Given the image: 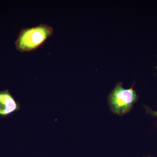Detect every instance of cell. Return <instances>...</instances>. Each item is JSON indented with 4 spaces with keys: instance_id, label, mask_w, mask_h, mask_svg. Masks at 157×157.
Returning <instances> with one entry per match:
<instances>
[{
    "instance_id": "1",
    "label": "cell",
    "mask_w": 157,
    "mask_h": 157,
    "mask_svg": "<svg viewBox=\"0 0 157 157\" xmlns=\"http://www.w3.org/2000/svg\"><path fill=\"white\" fill-rule=\"evenodd\" d=\"M53 29L45 24L21 31L15 42L17 50L21 52H29L41 46L53 34Z\"/></svg>"
},
{
    "instance_id": "2",
    "label": "cell",
    "mask_w": 157,
    "mask_h": 157,
    "mask_svg": "<svg viewBox=\"0 0 157 157\" xmlns=\"http://www.w3.org/2000/svg\"><path fill=\"white\" fill-rule=\"evenodd\" d=\"M122 85L121 82H118L108 98L111 111L121 116L130 112L138 99L134 85L128 89L124 88Z\"/></svg>"
},
{
    "instance_id": "3",
    "label": "cell",
    "mask_w": 157,
    "mask_h": 157,
    "mask_svg": "<svg viewBox=\"0 0 157 157\" xmlns=\"http://www.w3.org/2000/svg\"><path fill=\"white\" fill-rule=\"evenodd\" d=\"M20 109V104L15 101L9 90L0 92V116H8Z\"/></svg>"
},
{
    "instance_id": "4",
    "label": "cell",
    "mask_w": 157,
    "mask_h": 157,
    "mask_svg": "<svg viewBox=\"0 0 157 157\" xmlns=\"http://www.w3.org/2000/svg\"><path fill=\"white\" fill-rule=\"evenodd\" d=\"M146 110H147V112L151 114V115L157 117V111H153L150 109H148L147 107H146Z\"/></svg>"
},
{
    "instance_id": "5",
    "label": "cell",
    "mask_w": 157,
    "mask_h": 157,
    "mask_svg": "<svg viewBox=\"0 0 157 157\" xmlns=\"http://www.w3.org/2000/svg\"></svg>"
}]
</instances>
